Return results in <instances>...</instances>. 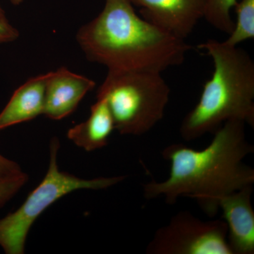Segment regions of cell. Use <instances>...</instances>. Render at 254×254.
Returning <instances> with one entry per match:
<instances>
[{
	"instance_id": "cell-6",
	"label": "cell",
	"mask_w": 254,
	"mask_h": 254,
	"mask_svg": "<svg viewBox=\"0 0 254 254\" xmlns=\"http://www.w3.org/2000/svg\"><path fill=\"white\" fill-rule=\"evenodd\" d=\"M227 237V224L223 220L205 221L182 210L155 231L145 253L232 254Z\"/></svg>"
},
{
	"instance_id": "cell-2",
	"label": "cell",
	"mask_w": 254,
	"mask_h": 254,
	"mask_svg": "<svg viewBox=\"0 0 254 254\" xmlns=\"http://www.w3.org/2000/svg\"><path fill=\"white\" fill-rule=\"evenodd\" d=\"M76 41L87 59L108 71L163 73L183 64L192 48L138 16L129 0H105L101 12L78 30Z\"/></svg>"
},
{
	"instance_id": "cell-15",
	"label": "cell",
	"mask_w": 254,
	"mask_h": 254,
	"mask_svg": "<svg viewBox=\"0 0 254 254\" xmlns=\"http://www.w3.org/2000/svg\"><path fill=\"white\" fill-rule=\"evenodd\" d=\"M19 32L9 22L0 4V45L16 41Z\"/></svg>"
},
{
	"instance_id": "cell-8",
	"label": "cell",
	"mask_w": 254,
	"mask_h": 254,
	"mask_svg": "<svg viewBox=\"0 0 254 254\" xmlns=\"http://www.w3.org/2000/svg\"><path fill=\"white\" fill-rule=\"evenodd\" d=\"M253 186L224 195L219 209L227 227V243L232 254H254V210L252 204Z\"/></svg>"
},
{
	"instance_id": "cell-5",
	"label": "cell",
	"mask_w": 254,
	"mask_h": 254,
	"mask_svg": "<svg viewBox=\"0 0 254 254\" xmlns=\"http://www.w3.org/2000/svg\"><path fill=\"white\" fill-rule=\"evenodd\" d=\"M58 138L50 144V164L43 181L32 190L18 210L0 220V246L6 254H23L28 232L37 218L48 207L68 193L79 190H101L125 180V177H98L84 180L60 171Z\"/></svg>"
},
{
	"instance_id": "cell-12",
	"label": "cell",
	"mask_w": 254,
	"mask_h": 254,
	"mask_svg": "<svg viewBox=\"0 0 254 254\" xmlns=\"http://www.w3.org/2000/svg\"><path fill=\"white\" fill-rule=\"evenodd\" d=\"M234 8L237 20L232 33L224 43L230 46H239L240 43L254 38V0H241Z\"/></svg>"
},
{
	"instance_id": "cell-13",
	"label": "cell",
	"mask_w": 254,
	"mask_h": 254,
	"mask_svg": "<svg viewBox=\"0 0 254 254\" xmlns=\"http://www.w3.org/2000/svg\"><path fill=\"white\" fill-rule=\"evenodd\" d=\"M237 1L238 0H206L203 18L215 29L230 35L235 25L231 11Z\"/></svg>"
},
{
	"instance_id": "cell-10",
	"label": "cell",
	"mask_w": 254,
	"mask_h": 254,
	"mask_svg": "<svg viewBox=\"0 0 254 254\" xmlns=\"http://www.w3.org/2000/svg\"><path fill=\"white\" fill-rule=\"evenodd\" d=\"M48 73L35 76L19 87L0 113V131L43 115Z\"/></svg>"
},
{
	"instance_id": "cell-14",
	"label": "cell",
	"mask_w": 254,
	"mask_h": 254,
	"mask_svg": "<svg viewBox=\"0 0 254 254\" xmlns=\"http://www.w3.org/2000/svg\"><path fill=\"white\" fill-rule=\"evenodd\" d=\"M28 180V176L23 173L18 176L0 182V208L13 198Z\"/></svg>"
},
{
	"instance_id": "cell-3",
	"label": "cell",
	"mask_w": 254,
	"mask_h": 254,
	"mask_svg": "<svg viewBox=\"0 0 254 254\" xmlns=\"http://www.w3.org/2000/svg\"><path fill=\"white\" fill-rule=\"evenodd\" d=\"M213 60L212 77L205 82L198 103L182 120L185 141L214 133L230 120L254 127V62L246 50L209 39L198 46Z\"/></svg>"
},
{
	"instance_id": "cell-16",
	"label": "cell",
	"mask_w": 254,
	"mask_h": 254,
	"mask_svg": "<svg viewBox=\"0 0 254 254\" xmlns=\"http://www.w3.org/2000/svg\"><path fill=\"white\" fill-rule=\"evenodd\" d=\"M22 173L21 167L18 163L0 154V182L18 176Z\"/></svg>"
},
{
	"instance_id": "cell-11",
	"label": "cell",
	"mask_w": 254,
	"mask_h": 254,
	"mask_svg": "<svg viewBox=\"0 0 254 254\" xmlns=\"http://www.w3.org/2000/svg\"><path fill=\"white\" fill-rule=\"evenodd\" d=\"M115 129L113 116L106 100L97 98L92 105L89 118L70 128L68 139L86 151L100 149L108 145V139Z\"/></svg>"
},
{
	"instance_id": "cell-4",
	"label": "cell",
	"mask_w": 254,
	"mask_h": 254,
	"mask_svg": "<svg viewBox=\"0 0 254 254\" xmlns=\"http://www.w3.org/2000/svg\"><path fill=\"white\" fill-rule=\"evenodd\" d=\"M170 95L162 73L108 71L97 98L106 100L120 134L141 136L163 120Z\"/></svg>"
},
{
	"instance_id": "cell-17",
	"label": "cell",
	"mask_w": 254,
	"mask_h": 254,
	"mask_svg": "<svg viewBox=\"0 0 254 254\" xmlns=\"http://www.w3.org/2000/svg\"><path fill=\"white\" fill-rule=\"evenodd\" d=\"M9 1L14 6H19L23 2V0H9Z\"/></svg>"
},
{
	"instance_id": "cell-7",
	"label": "cell",
	"mask_w": 254,
	"mask_h": 254,
	"mask_svg": "<svg viewBox=\"0 0 254 254\" xmlns=\"http://www.w3.org/2000/svg\"><path fill=\"white\" fill-rule=\"evenodd\" d=\"M143 18L185 40L204 17L206 0H129Z\"/></svg>"
},
{
	"instance_id": "cell-1",
	"label": "cell",
	"mask_w": 254,
	"mask_h": 254,
	"mask_svg": "<svg viewBox=\"0 0 254 254\" xmlns=\"http://www.w3.org/2000/svg\"><path fill=\"white\" fill-rule=\"evenodd\" d=\"M246 124L230 120L214 132L210 144L200 150L173 143L162 155L170 163V175L163 182L143 185L146 199L163 197L173 205L180 197L195 199L203 213L215 217L224 195L253 186L254 170L244 162L254 147L247 140Z\"/></svg>"
},
{
	"instance_id": "cell-9",
	"label": "cell",
	"mask_w": 254,
	"mask_h": 254,
	"mask_svg": "<svg viewBox=\"0 0 254 254\" xmlns=\"http://www.w3.org/2000/svg\"><path fill=\"white\" fill-rule=\"evenodd\" d=\"M95 86L93 80L66 67L48 73L43 115L53 120L66 118Z\"/></svg>"
}]
</instances>
